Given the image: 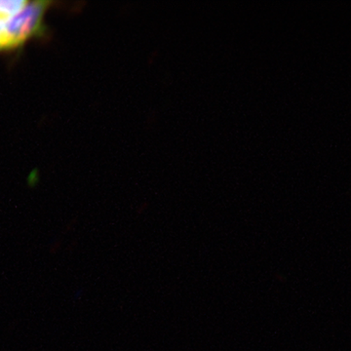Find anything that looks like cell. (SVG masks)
<instances>
[{
    "label": "cell",
    "instance_id": "3957f363",
    "mask_svg": "<svg viewBox=\"0 0 351 351\" xmlns=\"http://www.w3.org/2000/svg\"><path fill=\"white\" fill-rule=\"evenodd\" d=\"M4 21L5 20L1 19V18H0V38H1V32L2 29H3Z\"/></svg>",
    "mask_w": 351,
    "mask_h": 351
},
{
    "label": "cell",
    "instance_id": "6da1fadb",
    "mask_svg": "<svg viewBox=\"0 0 351 351\" xmlns=\"http://www.w3.org/2000/svg\"><path fill=\"white\" fill-rule=\"evenodd\" d=\"M49 2H27L19 13L4 21L0 38V50L19 47L43 29L44 14Z\"/></svg>",
    "mask_w": 351,
    "mask_h": 351
},
{
    "label": "cell",
    "instance_id": "7a4b0ae2",
    "mask_svg": "<svg viewBox=\"0 0 351 351\" xmlns=\"http://www.w3.org/2000/svg\"><path fill=\"white\" fill-rule=\"evenodd\" d=\"M27 4L25 0H0V18L9 19L19 13Z\"/></svg>",
    "mask_w": 351,
    "mask_h": 351
}]
</instances>
